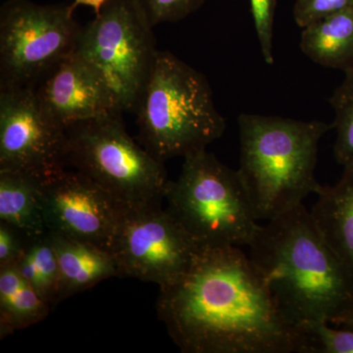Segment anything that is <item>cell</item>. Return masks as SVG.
<instances>
[{"label":"cell","mask_w":353,"mask_h":353,"mask_svg":"<svg viewBox=\"0 0 353 353\" xmlns=\"http://www.w3.org/2000/svg\"><path fill=\"white\" fill-rule=\"evenodd\" d=\"M158 317L183 353H301L263 277L239 246L202 248L187 273L160 288Z\"/></svg>","instance_id":"6da1fadb"},{"label":"cell","mask_w":353,"mask_h":353,"mask_svg":"<svg viewBox=\"0 0 353 353\" xmlns=\"http://www.w3.org/2000/svg\"><path fill=\"white\" fill-rule=\"evenodd\" d=\"M248 246V256L292 326L331 323L352 303V279L303 204L260 225Z\"/></svg>","instance_id":"7a4b0ae2"},{"label":"cell","mask_w":353,"mask_h":353,"mask_svg":"<svg viewBox=\"0 0 353 353\" xmlns=\"http://www.w3.org/2000/svg\"><path fill=\"white\" fill-rule=\"evenodd\" d=\"M240 173L257 220L270 221L303 204L316 181L318 148L333 125L241 114Z\"/></svg>","instance_id":"3957f363"},{"label":"cell","mask_w":353,"mask_h":353,"mask_svg":"<svg viewBox=\"0 0 353 353\" xmlns=\"http://www.w3.org/2000/svg\"><path fill=\"white\" fill-rule=\"evenodd\" d=\"M134 112L143 146L163 162L206 150L226 130L205 77L168 51L158 50Z\"/></svg>","instance_id":"277c9868"},{"label":"cell","mask_w":353,"mask_h":353,"mask_svg":"<svg viewBox=\"0 0 353 353\" xmlns=\"http://www.w3.org/2000/svg\"><path fill=\"white\" fill-rule=\"evenodd\" d=\"M167 210L202 248L248 245L260 225L238 170L201 150L183 157Z\"/></svg>","instance_id":"5b68a950"},{"label":"cell","mask_w":353,"mask_h":353,"mask_svg":"<svg viewBox=\"0 0 353 353\" xmlns=\"http://www.w3.org/2000/svg\"><path fill=\"white\" fill-rule=\"evenodd\" d=\"M65 166L88 176L125 208L163 203L170 183L164 162L134 141L121 114L67 128Z\"/></svg>","instance_id":"8992f818"},{"label":"cell","mask_w":353,"mask_h":353,"mask_svg":"<svg viewBox=\"0 0 353 353\" xmlns=\"http://www.w3.org/2000/svg\"><path fill=\"white\" fill-rule=\"evenodd\" d=\"M138 0H108L81 31L74 52L90 67L118 113L134 112L158 50Z\"/></svg>","instance_id":"52a82bcc"},{"label":"cell","mask_w":353,"mask_h":353,"mask_svg":"<svg viewBox=\"0 0 353 353\" xmlns=\"http://www.w3.org/2000/svg\"><path fill=\"white\" fill-rule=\"evenodd\" d=\"M70 6L8 0L0 11V88L34 87L76 50L83 28Z\"/></svg>","instance_id":"ba28073f"},{"label":"cell","mask_w":353,"mask_h":353,"mask_svg":"<svg viewBox=\"0 0 353 353\" xmlns=\"http://www.w3.org/2000/svg\"><path fill=\"white\" fill-rule=\"evenodd\" d=\"M202 248L162 204L125 208L112 253L120 278L170 285L190 268Z\"/></svg>","instance_id":"9c48e42d"},{"label":"cell","mask_w":353,"mask_h":353,"mask_svg":"<svg viewBox=\"0 0 353 353\" xmlns=\"http://www.w3.org/2000/svg\"><path fill=\"white\" fill-rule=\"evenodd\" d=\"M66 129L32 87L0 88V171L44 176L64 168Z\"/></svg>","instance_id":"30bf717a"},{"label":"cell","mask_w":353,"mask_h":353,"mask_svg":"<svg viewBox=\"0 0 353 353\" xmlns=\"http://www.w3.org/2000/svg\"><path fill=\"white\" fill-rule=\"evenodd\" d=\"M41 189L48 232L111 252L125 208L110 194L80 172L67 167L44 176Z\"/></svg>","instance_id":"8fae6325"},{"label":"cell","mask_w":353,"mask_h":353,"mask_svg":"<svg viewBox=\"0 0 353 353\" xmlns=\"http://www.w3.org/2000/svg\"><path fill=\"white\" fill-rule=\"evenodd\" d=\"M32 88L46 112L65 129L120 114L94 70L75 52L48 70Z\"/></svg>","instance_id":"7c38bea8"},{"label":"cell","mask_w":353,"mask_h":353,"mask_svg":"<svg viewBox=\"0 0 353 353\" xmlns=\"http://www.w3.org/2000/svg\"><path fill=\"white\" fill-rule=\"evenodd\" d=\"M310 211L323 238L353 283V168L336 185L323 187Z\"/></svg>","instance_id":"4fadbf2b"},{"label":"cell","mask_w":353,"mask_h":353,"mask_svg":"<svg viewBox=\"0 0 353 353\" xmlns=\"http://www.w3.org/2000/svg\"><path fill=\"white\" fill-rule=\"evenodd\" d=\"M48 233L59 264L61 301L102 281L120 277L117 263L109 250L88 241Z\"/></svg>","instance_id":"5bb4252c"},{"label":"cell","mask_w":353,"mask_h":353,"mask_svg":"<svg viewBox=\"0 0 353 353\" xmlns=\"http://www.w3.org/2000/svg\"><path fill=\"white\" fill-rule=\"evenodd\" d=\"M41 176L0 171V221L30 238L48 233Z\"/></svg>","instance_id":"9a60e30c"},{"label":"cell","mask_w":353,"mask_h":353,"mask_svg":"<svg viewBox=\"0 0 353 353\" xmlns=\"http://www.w3.org/2000/svg\"><path fill=\"white\" fill-rule=\"evenodd\" d=\"M301 48L321 66L353 68V6L303 28Z\"/></svg>","instance_id":"2e32d148"},{"label":"cell","mask_w":353,"mask_h":353,"mask_svg":"<svg viewBox=\"0 0 353 353\" xmlns=\"http://www.w3.org/2000/svg\"><path fill=\"white\" fill-rule=\"evenodd\" d=\"M50 303L39 296L15 265L0 267V338L46 319Z\"/></svg>","instance_id":"e0dca14e"},{"label":"cell","mask_w":353,"mask_h":353,"mask_svg":"<svg viewBox=\"0 0 353 353\" xmlns=\"http://www.w3.org/2000/svg\"><path fill=\"white\" fill-rule=\"evenodd\" d=\"M16 268L25 280L51 306L59 303V264L50 234L30 239Z\"/></svg>","instance_id":"ac0fdd59"},{"label":"cell","mask_w":353,"mask_h":353,"mask_svg":"<svg viewBox=\"0 0 353 353\" xmlns=\"http://www.w3.org/2000/svg\"><path fill=\"white\" fill-rule=\"evenodd\" d=\"M343 73L345 79L330 102L334 112L333 129L336 131L334 157L345 169L353 168V68Z\"/></svg>","instance_id":"d6986e66"},{"label":"cell","mask_w":353,"mask_h":353,"mask_svg":"<svg viewBox=\"0 0 353 353\" xmlns=\"http://www.w3.org/2000/svg\"><path fill=\"white\" fill-rule=\"evenodd\" d=\"M328 321L297 326L303 338L301 353H353V328H333Z\"/></svg>","instance_id":"ffe728a7"},{"label":"cell","mask_w":353,"mask_h":353,"mask_svg":"<svg viewBox=\"0 0 353 353\" xmlns=\"http://www.w3.org/2000/svg\"><path fill=\"white\" fill-rule=\"evenodd\" d=\"M152 27L176 22L196 12L205 0H138Z\"/></svg>","instance_id":"44dd1931"},{"label":"cell","mask_w":353,"mask_h":353,"mask_svg":"<svg viewBox=\"0 0 353 353\" xmlns=\"http://www.w3.org/2000/svg\"><path fill=\"white\" fill-rule=\"evenodd\" d=\"M276 4L277 0H250L262 57L268 65L274 64L273 36Z\"/></svg>","instance_id":"7402d4cb"},{"label":"cell","mask_w":353,"mask_h":353,"mask_svg":"<svg viewBox=\"0 0 353 353\" xmlns=\"http://www.w3.org/2000/svg\"><path fill=\"white\" fill-rule=\"evenodd\" d=\"M353 6V0H296L294 17L301 28L341 12Z\"/></svg>","instance_id":"603a6c76"},{"label":"cell","mask_w":353,"mask_h":353,"mask_svg":"<svg viewBox=\"0 0 353 353\" xmlns=\"http://www.w3.org/2000/svg\"><path fill=\"white\" fill-rule=\"evenodd\" d=\"M30 239L17 228L0 221V267L17 263Z\"/></svg>","instance_id":"cb8c5ba5"},{"label":"cell","mask_w":353,"mask_h":353,"mask_svg":"<svg viewBox=\"0 0 353 353\" xmlns=\"http://www.w3.org/2000/svg\"><path fill=\"white\" fill-rule=\"evenodd\" d=\"M332 325H336L339 327H348V328H353V299L352 303L348 304L347 307L343 309V311L336 316V318L331 322Z\"/></svg>","instance_id":"d4e9b609"},{"label":"cell","mask_w":353,"mask_h":353,"mask_svg":"<svg viewBox=\"0 0 353 353\" xmlns=\"http://www.w3.org/2000/svg\"><path fill=\"white\" fill-rule=\"evenodd\" d=\"M108 0H75L74 3H72L74 9H76L79 6H85L92 7L94 9L95 15L101 12L102 7L105 6Z\"/></svg>","instance_id":"484cf974"}]
</instances>
